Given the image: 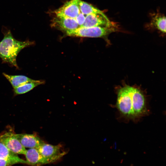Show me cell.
Masks as SVG:
<instances>
[{
  "label": "cell",
  "mask_w": 166,
  "mask_h": 166,
  "mask_svg": "<svg viewBox=\"0 0 166 166\" xmlns=\"http://www.w3.org/2000/svg\"><path fill=\"white\" fill-rule=\"evenodd\" d=\"M116 106L121 115L136 121L149 113L146 98L139 89L126 85L117 91Z\"/></svg>",
  "instance_id": "1"
},
{
  "label": "cell",
  "mask_w": 166,
  "mask_h": 166,
  "mask_svg": "<svg viewBox=\"0 0 166 166\" xmlns=\"http://www.w3.org/2000/svg\"><path fill=\"white\" fill-rule=\"evenodd\" d=\"M34 44V42L28 40L22 42L15 39L8 30L4 33V38L0 42V57L4 62L18 68L16 61L18 54L24 48Z\"/></svg>",
  "instance_id": "2"
},
{
  "label": "cell",
  "mask_w": 166,
  "mask_h": 166,
  "mask_svg": "<svg viewBox=\"0 0 166 166\" xmlns=\"http://www.w3.org/2000/svg\"><path fill=\"white\" fill-rule=\"evenodd\" d=\"M117 30V25L111 26L79 27L74 30L66 33L68 36L89 37L102 38Z\"/></svg>",
  "instance_id": "3"
},
{
  "label": "cell",
  "mask_w": 166,
  "mask_h": 166,
  "mask_svg": "<svg viewBox=\"0 0 166 166\" xmlns=\"http://www.w3.org/2000/svg\"><path fill=\"white\" fill-rule=\"evenodd\" d=\"M37 149L45 159L47 164L60 160L66 153L61 144L53 145L43 142Z\"/></svg>",
  "instance_id": "4"
},
{
  "label": "cell",
  "mask_w": 166,
  "mask_h": 166,
  "mask_svg": "<svg viewBox=\"0 0 166 166\" xmlns=\"http://www.w3.org/2000/svg\"><path fill=\"white\" fill-rule=\"evenodd\" d=\"M0 141L12 152L17 155H25L26 150L22 145L14 134L8 132L1 135Z\"/></svg>",
  "instance_id": "5"
},
{
  "label": "cell",
  "mask_w": 166,
  "mask_h": 166,
  "mask_svg": "<svg viewBox=\"0 0 166 166\" xmlns=\"http://www.w3.org/2000/svg\"><path fill=\"white\" fill-rule=\"evenodd\" d=\"M78 2L79 0H70L53 13L56 16L75 18L80 12Z\"/></svg>",
  "instance_id": "6"
},
{
  "label": "cell",
  "mask_w": 166,
  "mask_h": 166,
  "mask_svg": "<svg viewBox=\"0 0 166 166\" xmlns=\"http://www.w3.org/2000/svg\"><path fill=\"white\" fill-rule=\"evenodd\" d=\"M51 26L65 33L80 27L75 18L56 16L51 20Z\"/></svg>",
  "instance_id": "7"
},
{
  "label": "cell",
  "mask_w": 166,
  "mask_h": 166,
  "mask_svg": "<svg viewBox=\"0 0 166 166\" xmlns=\"http://www.w3.org/2000/svg\"><path fill=\"white\" fill-rule=\"evenodd\" d=\"M117 25L111 22L103 13L86 15L85 22L81 27L111 26Z\"/></svg>",
  "instance_id": "8"
},
{
  "label": "cell",
  "mask_w": 166,
  "mask_h": 166,
  "mask_svg": "<svg viewBox=\"0 0 166 166\" xmlns=\"http://www.w3.org/2000/svg\"><path fill=\"white\" fill-rule=\"evenodd\" d=\"M22 145L26 148L37 149L43 142L39 137L33 134H15Z\"/></svg>",
  "instance_id": "9"
},
{
  "label": "cell",
  "mask_w": 166,
  "mask_h": 166,
  "mask_svg": "<svg viewBox=\"0 0 166 166\" xmlns=\"http://www.w3.org/2000/svg\"><path fill=\"white\" fill-rule=\"evenodd\" d=\"M27 164L32 166H41L47 164L46 160L37 149L31 148L26 150L25 155Z\"/></svg>",
  "instance_id": "10"
},
{
  "label": "cell",
  "mask_w": 166,
  "mask_h": 166,
  "mask_svg": "<svg viewBox=\"0 0 166 166\" xmlns=\"http://www.w3.org/2000/svg\"><path fill=\"white\" fill-rule=\"evenodd\" d=\"M3 74L10 82L14 88L34 80L24 75H10L4 73H3Z\"/></svg>",
  "instance_id": "11"
},
{
  "label": "cell",
  "mask_w": 166,
  "mask_h": 166,
  "mask_svg": "<svg viewBox=\"0 0 166 166\" xmlns=\"http://www.w3.org/2000/svg\"><path fill=\"white\" fill-rule=\"evenodd\" d=\"M44 83V81H43L34 80L33 81L25 83L14 88V92L16 94H24Z\"/></svg>",
  "instance_id": "12"
},
{
  "label": "cell",
  "mask_w": 166,
  "mask_h": 166,
  "mask_svg": "<svg viewBox=\"0 0 166 166\" xmlns=\"http://www.w3.org/2000/svg\"><path fill=\"white\" fill-rule=\"evenodd\" d=\"M78 3L80 12L85 15L103 13L102 11L85 2L79 0Z\"/></svg>",
  "instance_id": "13"
},
{
  "label": "cell",
  "mask_w": 166,
  "mask_h": 166,
  "mask_svg": "<svg viewBox=\"0 0 166 166\" xmlns=\"http://www.w3.org/2000/svg\"><path fill=\"white\" fill-rule=\"evenodd\" d=\"M17 155L11 152L5 145L0 141V158L14 159L18 158Z\"/></svg>",
  "instance_id": "14"
},
{
  "label": "cell",
  "mask_w": 166,
  "mask_h": 166,
  "mask_svg": "<svg viewBox=\"0 0 166 166\" xmlns=\"http://www.w3.org/2000/svg\"><path fill=\"white\" fill-rule=\"evenodd\" d=\"M153 22L158 30L163 33H165L166 18L164 16L157 15L153 18Z\"/></svg>",
  "instance_id": "15"
},
{
  "label": "cell",
  "mask_w": 166,
  "mask_h": 166,
  "mask_svg": "<svg viewBox=\"0 0 166 166\" xmlns=\"http://www.w3.org/2000/svg\"><path fill=\"white\" fill-rule=\"evenodd\" d=\"M85 18V15L81 12L75 18L77 24L80 27H81L83 25Z\"/></svg>",
  "instance_id": "16"
},
{
  "label": "cell",
  "mask_w": 166,
  "mask_h": 166,
  "mask_svg": "<svg viewBox=\"0 0 166 166\" xmlns=\"http://www.w3.org/2000/svg\"><path fill=\"white\" fill-rule=\"evenodd\" d=\"M2 159H2V158H0V161L1 160H2Z\"/></svg>",
  "instance_id": "17"
}]
</instances>
